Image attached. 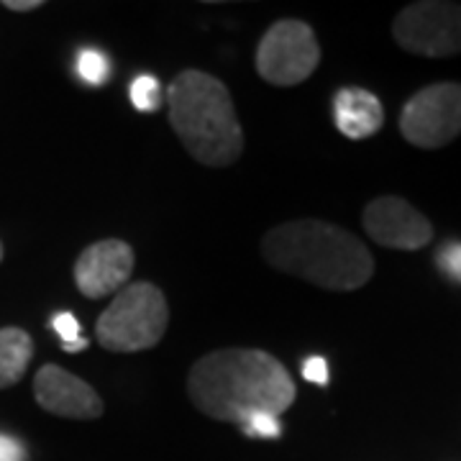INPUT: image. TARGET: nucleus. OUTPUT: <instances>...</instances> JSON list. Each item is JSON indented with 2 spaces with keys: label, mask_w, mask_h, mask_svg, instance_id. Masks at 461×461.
I'll return each mask as SVG.
<instances>
[{
  "label": "nucleus",
  "mask_w": 461,
  "mask_h": 461,
  "mask_svg": "<svg viewBox=\"0 0 461 461\" xmlns=\"http://www.w3.org/2000/svg\"><path fill=\"white\" fill-rule=\"evenodd\" d=\"M395 41L418 57L461 54V5L446 0H420L402 8L393 23Z\"/></svg>",
  "instance_id": "obj_6"
},
{
  "label": "nucleus",
  "mask_w": 461,
  "mask_h": 461,
  "mask_svg": "<svg viewBox=\"0 0 461 461\" xmlns=\"http://www.w3.org/2000/svg\"><path fill=\"white\" fill-rule=\"evenodd\" d=\"M131 103L136 111L141 113H151L159 108L162 103V90H159V83L151 77V75H139L136 80L131 83Z\"/></svg>",
  "instance_id": "obj_14"
},
{
  "label": "nucleus",
  "mask_w": 461,
  "mask_h": 461,
  "mask_svg": "<svg viewBox=\"0 0 461 461\" xmlns=\"http://www.w3.org/2000/svg\"><path fill=\"white\" fill-rule=\"evenodd\" d=\"M169 123L182 147L205 167H229L244 151V131L233 100L218 77L185 69L169 85Z\"/></svg>",
  "instance_id": "obj_3"
},
{
  "label": "nucleus",
  "mask_w": 461,
  "mask_h": 461,
  "mask_svg": "<svg viewBox=\"0 0 461 461\" xmlns=\"http://www.w3.org/2000/svg\"><path fill=\"white\" fill-rule=\"evenodd\" d=\"M364 230L387 249L415 251L430 244L433 226L426 215L415 211L411 203L395 195L372 200L364 208Z\"/></svg>",
  "instance_id": "obj_8"
},
{
  "label": "nucleus",
  "mask_w": 461,
  "mask_h": 461,
  "mask_svg": "<svg viewBox=\"0 0 461 461\" xmlns=\"http://www.w3.org/2000/svg\"><path fill=\"white\" fill-rule=\"evenodd\" d=\"M303 377L308 379V382H313V384L326 387L329 384V364H326V359L323 357L305 359V364H303Z\"/></svg>",
  "instance_id": "obj_18"
},
{
  "label": "nucleus",
  "mask_w": 461,
  "mask_h": 461,
  "mask_svg": "<svg viewBox=\"0 0 461 461\" xmlns=\"http://www.w3.org/2000/svg\"><path fill=\"white\" fill-rule=\"evenodd\" d=\"M262 254L285 275L339 293L359 290L375 275V259L354 233L313 218L267 230Z\"/></svg>",
  "instance_id": "obj_2"
},
{
  "label": "nucleus",
  "mask_w": 461,
  "mask_h": 461,
  "mask_svg": "<svg viewBox=\"0 0 461 461\" xmlns=\"http://www.w3.org/2000/svg\"><path fill=\"white\" fill-rule=\"evenodd\" d=\"M77 75L87 85H103L111 75V62L108 57L98 50H83L77 57Z\"/></svg>",
  "instance_id": "obj_13"
},
{
  "label": "nucleus",
  "mask_w": 461,
  "mask_h": 461,
  "mask_svg": "<svg viewBox=\"0 0 461 461\" xmlns=\"http://www.w3.org/2000/svg\"><path fill=\"white\" fill-rule=\"evenodd\" d=\"M3 5L8 11H33V8H41V0H5Z\"/></svg>",
  "instance_id": "obj_20"
},
{
  "label": "nucleus",
  "mask_w": 461,
  "mask_h": 461,
  "mask_svg": "<svg viewBox=\"0 0 461 461\" xmlns=\"http://www.w3.org/2000/svg\"><path fill=\"white\" fill-rule=\"evenodd\" d=\"M51 329L59 333L62 344H75V341H80V339H83V336H80V323H77V318H75L72 313L54 315V321H51Z\"/></svg>",
  "instance_id": "obj_17"
},
{
  "label": "nucleus",
  "mask_w": 461,
  "mask_h": 461,
  "mask_svg": "<svg viewBox=\"0 0 461 461\" xmlns=\"http://www.w3.org/2000/svg\"><path fill=\"white\" fill-rule=\"evenodd\" d=\"M400 133L420 149L451 144L461 133V85L438 83L415 93L402 108Z\"/></svg>",
  "instance_id": "obj_7"
},
{
  "label": "nucleus",
  "mask_w": 461,
  "mask_h": 461,
  "mask_svg": "<svg viewBox=\"0 0 461 461\" xmlns=\"http://www.w3.org/2000/svg\"><path fill=\"white\" fill-rule=\"evenodd\" d=\"M169 326L165 293L151 282H131L103 311L95 326L98 344L108 351H144L162 341Z\"/></svg>",
  "instance_id": "obj_4"
},
{
  "label": "nucleus",
  "mask_w": 461,
  "mask_h": 461,
  "mask_svg": "<svg viewBox=\"0 0 461 461\" xmlns=\"http://www.w3.org/2000/svg\"><path fill=\"white\" fill-rule=\"evenodd\" d=\"M241 429H244L247 436H254V438H277L282 430L280 420H277L275 415H267V412L251 415Z\"/></svg>",
  "instance_id": "obj_15"
},
{
  "label": "nucleus",
  "mask_w": 461,
  "mask_h": 461,
  "mask_svg": "<svg viewBox=\"0 0 461 461\" xmlns=\"http://www.w3.org/2000/svg\"><path fill=\"white\" fill-rule=\"evenodd\" d=\"M62 348H65V351H83V348H87V339H80V341H75V344H62Z\"/></svg>",
  "instance_id": "obj_21"
},
{
  "label": "nucleus",
  "mask_w": 461,
  "mask_h": 461,
  "mask_svg": "<svg viewBox=\"0 0 461 461\" xmlns=\"http://www.w3.org/2000/svg\"><path fill=\"white\" fill-rule=\"evenodd\" d=\"M33 357V341L26 330L0 329V390L26 375Z\"/></svg>",
  "instance_id": "obj_12"
},
{
  "label": "nucleus",
  "mask_w": 461,
  "mask_h": 461,
  "mask_svg": "<svg viewBox=\"0 0 461 461\" xmlns=\"http://www.w3.org/2000/svg\"><path fill=\"white\" fill-rule=\"evenodd\" d=\"M187 395L213 420L244 426L251 415L280 418L295 402V382L280 359L259 348L205 354L187 375Z\"/></svg>",
  "instance_id": "obj_1"
},
{
  "label": "nucleus",
  "mask_w": 461,
  "mask_h": 461,
  "mask_svg": "<svg viewBox=\"0 0 461 461\" xmlns=\"http://www.w3.org/2000/svg\"><path fill=\"white\" fill-rule=\"evenodd\" d=\"M0 461H26V451L16 438L0 436Z\"/></svg>",
  "instance_id": "obj_19"
},
{
  "label": "nucleus",
  "mask_w": 461,
  "mask_h": 461,
  "mask_svg": "<svg viewBox=\"0 0 461 461\" xmlns=\"http://www.w3.org/2000/svg\"><path fill=\"white\" fill-rule=\"evenodd\" d=\"M321 62V47L313 29L303 21H277L264 33L257 50V72L280 87L305 83Z\"/></svg>",
  "instance_id": "obj_5"
},
{
  "label": "nucleus",
  "mask_w": 461,
  "mask_h": 461,
  "mask_svg": "<svg viewBox=\"0 0 461 461\" xmlns=\"http://www.w3.org/2000/svg\"><path fill=\"white\" fill-rule=\"evenodd\" d=\"M133 272V249L121 239H105L87 247L75 264L77 290L90 300L113 295Z\"/></svg>",
  "instance_id": "obj_9"
},
{
  "label": "nucleus",
  "mask_w": 461,
  "mask_h": 461,
  "mask_svg": "<svg viewBox=\"0 0 461 461\" xmlns=\"http://www.w3.org/2000/svg\"><path fill=\"white\" fill-rule=\"evenodd\" d=\"M0 259H3V244H0Z\"/></svg>",
  "instance_id": "obj_22"
},
{
  "label": "nucleus",
  "mask_w": 461,
  "mask_h": 461,
  "mask_svg": "<svg viewBox=\"0 0 461 461\" xmlns=\"http://www.w3.org/2000/svg\"><path fill=\"white\" fill-rule=\"evenodd\" d=\"M333 121L346 139H369L384 123V108L375 93L364 87H344L333 98Z\"/></svg>",
  "instance_id": "obj_11"
},
{
  "label": "nucleus",
  "mask_w": 461,
  "mask_h": 461,
  "mask_svg": "<svg viewBox=\"0 0 461 461\" xmlns=\"http://www.w3.org/2000/svg\"><path fill=\"white\" fill-rule=\"evenodd\" d=\"M33 395L44 411L62 415V418L93 420L103 415V400L98 393L85 379L57 364H47L36 372Z\"/></svg>",
  "instance_id": "obj_10"
},
{
  "label": "nucleus",
  "mask_w": 461,
  "mask_h": 461,
  "mask_svg": "<svg viewBox=\"0 0 461 461\" xmlns=\"http://www.w3.org/2000/svg\"><path fill=\"white\" fill-rule=\"evenodd\" d=\"M436 262H438V267L444 269L451 280L461 282V244L459 241H451V244H446V247L441 249L438 254H436Z\"/></svg>",
  "instance_id": "obj_16"
}]
</instances>
